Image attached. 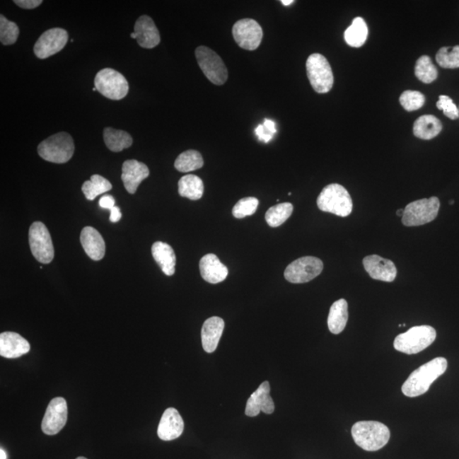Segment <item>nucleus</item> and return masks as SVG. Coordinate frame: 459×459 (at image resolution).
Masks as SVG:
<instances>
[{
  "instance_id": "nucleus-10",
  "label": "nucleus",
  "mask_w": 459,
  "mask_h": 459,
  "mask_svg": "<svg viewBox=\"0 0 459 459\" xmlns=\"http://www.w3.org/2000/svg\"><path fill=\"white\" fill-rule=\"evenodd\" d=\"M323 261L317 257L306 256L293 261L286 268L284 277L291 284H306L322 273Z\"/></svg>"
},
{
  "instance_id": "nucleus-13",
  "label": "nucleus",
  "mask_w": 459,
  "mask_h": 459,
  "mask_svg": "<svg viewBox=\"0 0 459 459\" xmlns=\"http://www.w3.org/2000/svg\"><path fill=\"white\" fill-rule=\"evenodd\" d=\"M67 404L64 398L56 397L50 402L41 428L45 435L54 436L64 428L67 421Z\"/></svg>"
},
{
  "instance_id": "nucleus-38",
  "label": "nucleus",
  "mask_w": 459,
  "mask_h": 459,
  "mask_svg": "<svg viewBox=\"0 0 459 459\" xmlns=\"http://www.w3.org/2000/svg\"><path fill=\"white\" fill-rule=\"evenodd\" d=\"M436 107L439 110L443 111L445 116L450 120H457L459 117V110L456 104H454L453 100L448 95H440Z\"/></svg>"
},
{
  "instance_id": "nucleus-1",
  "label": "nucleus",
  "mask_w": 459,
  "mask_h": 459,
  "mask_svg": "<svg viewBox=\"0 0 459 459\" xmlns=\"http://www.w3.org/2000/svg\"><path fill=\"white\" fill-rule=\"evenodd\" d=\"M448 369V361L437 357L414 370L404 383L402 393L408 397H417L427 393L429 387Z\"/></svg>"
},
{
  "instance_id": "nucleus-45",
  "label": "nucleus",
  "mask_w": 459,
  "mask_h": 459,
  "mask_svg": "<svg viewBox=\"0 0 459 459\" xmlns=\"http://www.w3.org/2000/svg\"><path fill=\"white\" fill-rule=\"evenodd\" d=\"M397 214L398 216H403L404 214V209H398Z\"/></svg>"
},
{
  "instance_id": "nucleus-18",
  "label": "nucleus",
  "mask_w": 459,
  "mask_h": 459,
  "mask_svg": "<svg viewBox=\"0 0 459 459\" xmlns=\"http://www.w3.org/2000/svg\"><path fill=\"white\" fill-rule=\"evenodd\" d=\"M31 345L18 332H4L0 335V356L15 359L30 351Z\"/></svg>"
},
{
  "instance_id": "nucleus-9",
  "label": "nucleus",
  "mask_w": 459,
  "mask_h": 459,
  "mask_svg": "<svg viewBox=\"0 0 459 459\" xmlns=\"http://www.w3.org/2000/svg\"><path fill=\"white\" fill-rule=\"evenodd\" d=\"M195 54L197 63L206 78L216 86H223L228 79V70L221 57L206 46L197 47Z\"/></svg>"
},
{
  "instance_id": "nucleus-26",
  "label": "nucleus",
  "mask_w": 459,
  "mask_h": 459,
  "mask_svg": "<svg viewBox=\"0 0 459 459\" xmlns=\"http://www.w3.org/2000/svg\"><path fill=\"white\" fill-rule=\"evenodd\" d=\"M442 124L436 117L424 115L419 117L414 124V134L422 140H431L441 132Z\"/></svg>"
},
{
  "instance_id": "nucleus-25",
  "label": "nucleus",
  "mask_w": 459,
  "mask_h": 459,
  "mask_svg": "<svg viewBox=\"0 0 459 459\" xmlns=\"http://www.w3.org/2000/svg\"><path fill=\"white\" fill-rule=\"evenodd\" d=\"M348 322V303L344 298L332 305L327 318L328 330L334 335H339Z\"/></svg>"
},
{
  "instance_id": "nucleus-8",
  "label": "nucleus",
  "mask_w": 459,
  "mask_h": 459,
  "mask_svg": "<svg viewBox=\"0 0 459 459\" xmlns=\"http://www.w3.org/2000/svg\"><path fill=\"white\" fill-rule=\"evenodd\" d=\"M95 87L100 94L110 100L124 99L129 92V83L120 71L104 69L95 78Z\"/></svg>"
},
{
  "instance_id": "nucleus-28",
  "label": "nucleus",
  "mask_w": 459,
  "mask_h": 459,
  "mask_svg": "<svg viewBox=\"0 0 459 459\" xmlns=\"http://www.w3.org/2000/svg\"><path fill=\"white\" fill-rule=\"evenodd\" d=\"M178 186L179 194L188 199L199 200L204 195V182L199 176L187 175L181 177Z\"/></svg>"
},
{
  "instance_id": "nucleus-23",
  "label": "nucleus",
  "mask_w": 459,
  "mask_h": 459,
  "mask_svg": "<svg viewBox=\"0 0 459 459\" xmlns=\"http://www.w3.org/2000/svg\"><path fill=\"white\" fill-rule=\"evenodd\" d=\"M224 327V320L221 318L213 317L206 320L201 331L202 344L206 352L216 351Z\"/></svg>"
},
{
  "instance_id": "nucleus-41",
  "label": "nucleus",
  "mask_w": 459,
  "mask_h": 459,
  "mask_svg": "<svg viewBox=\"0 0 459 459\" xmlns=\"http://www.w3.org/2000/svg\"><path fill=\"white\" fill-rule=\"evenodd\" d=\"M99 205L100 208L111 210L113 207H115V197L110 195L103 196L100 199Z\"/></svg>"
},
{
  "instance_id": "nucleus-29",
  "label": "nucleus",
  "mask_w": 459,
  "mask_h": 459,
  "mask_svg": "<svg viewBox=\"0 0 459 459\" xmlns=\"http://www.w3.org/2000/svg\"><path fill=\"white\" fill-rule=\"evenodd\" d=\"M368 28L365 21L356 18L352 24L344 32V40L351 47L359 48L368 39Z\"/></svg>"
},
{
  "instance_id": "nucleus-40",
  "label": "nucleus",
  "mask_w": 459,
  "mask_h": 459,
  "mask_svg": "<svg viewBox=\"0 0 459 459\" xmlns=\"http://www.w3.org/2000/svg\"><path fill=\"white\" fill-rule=\"evenodd\" d=\"M14 3L23 9L33 10L40 6L43 1L42 0H15Z\"/></svg>"
},
{
  "instance_id": "nucleus-33",
  "label": "nucleus",
  "mask_w": 459,
  "mask_h": 459,
  "mask_svg": "<svg viewBox=\"0 0 459 459\" xmlns=\"http://www.w3.org/2000/svg\"><path fill=\"white\" fill-rule=\"evenodd\" d=\"M415 75L421 82L431 83L437 79L438 73L435 65L433 64L431 59L427 56L419 58L416 62Z\"/></svg>"
},
{
  "instance_id": "nucleus-48",
  "label": "nucleus",
  "mask_w": 459,
  "mask_h": 459,
  "mask_svg": "<svg viewBox=\"0 0 459 459\" xmlns=\"http://www.w3.org/2000/svg\"><path fill=\"white\" fill-rule=\"evenodd\" d=\"M449 204H450L451 205H453V204H454V201H453V200H451Z\"/></svg>"
},
{
  "instance_id": "nucleus-30",
  "label": "nucleus",
  "mask_w": 459,
  "mask_h": 459,
  "mask_svg": "<svg viewBox=\"0 0 459 459\" xmlns=\"http://www.w3.org/2000/svg\"><path fill=\"white\" fill-rule=\"evenodd\" d=\"M112 188L110 181L102 175H94L91 176V180L83 184L82 191L88 200L93 201L96 197L112 190Z\"/></svg>"
},
{
  "instance_id": "nucleus-4",
  "label": "nucleus",
  "mask_w": 459,
  "mask_h": 459,
  "mask_svg": "<svg viewBox=\"0 0 459 459\" xmlns=\"http://www.w3.org/2000/svg\"><path fill=\"white\" fill-rule=\"evenodd\" d=\"M436 338L435 328L428 326H416L395 339L394 348L397 351L412 355L423 351L432 344Z\"/></svg>"
},
{
  "instance_id": "nucleus-14",
  "label": "nucleus",
  "mask_w": 459,
  "mask_h": 459,
  "mask_svg": "<svg viewBox=\"0 0 459 459\" xmlns=\"http://www.w3.org/2000/svg\"><path fill=\"white\" fill-rule=\"evenodd\" d=\"M69 41V33L62 28H52L43 33L35 45V56L46 59L60 52Z\"/></svg>"
},
{
  "instance_id": "nucleus-22",
  "label": "nucleus",
  "mask_w": 459,
  "mask_h": 459,
  "mask_svg": "<svg viewBox=\"0 0 459 459\" xmlns=\"http://www.w3.org/2000/svg\"><path fill=\"white\" fill-rule=\"evenodd\" d=\"M80 242H81L84 251L91 259L95 261L103 259L105 252H106V244H105L102 235L93 227H84L81 235H80Z\"/></svg>"
},
{
  "instance_id": "nucleus-5",
  "label": "nucleus",
  "mask_w": 459,
  "mask_h": 459,
  "mask_svg": "<svg viewBox=\"0 0 459 459\" xmlns=\"http://www.w3.org/2000/svg\"><path fill=\"white\" fill-rule=\"evenodd\" d=\"M74 142L69 133L60 132L42 141L37 153L42 158L54 163H65L74 153Z\"/></svg>"
},
{
  "instance_id": "nucleus-7",
  "label": "nucleus",
  "mask_w": 459,
  "mask_h": 459,
  "mask_svg": "<svg viewBox=\"0 0 459 459\" xmlns=\"http://www.w3.org/2000/svg\"><path fill=\"white\" fill-rule=\"evenodd\" d=\"M440 200L436 197L412 202L404 209L402 223L406 226H419L431 222L437 217Z\"/></svg>"
},
{
  "instance_id": "nucleus-31",
  "label": "nucleus",
  "mask_w": 459,
  "mask_h": 459,
  "mask_svg": "<svg viewBox=\"0 0 459 459\" xmlns=\"http://www.w3.org/2000/svg\"><path fill=\"white\" fill-rule=\"evenodd\" d=\"M204 158L199 151L188 150L179 155L175 162L177 170L188 173L199 170L204 166Z\"/></svg>"
},
{
  "instance_id": "nucleus-27",
  "label": "nucleus",
  "mask_w": 459,
  "mask_h": 459,
  "mask_svg": "<svg viewBox=\"0 0 459 459\" xmlns=\"http://www.w3.org/2000/svg\"><path fill=\"white\" fill-rule=\"evenodd\" d=\"M105 144L113 153H120L133 144V139L128 132L108 127L103 133Z\"/></svg>"
},
{
  "instance_id": "nucleus-32",
  "label": "nucleus",
  "mask_w": 459,
  "mask_h": 459,
  "mask_svg": "<svg viewBox=\"0 0 459 459\" xmlns=\"http://www.w3.org/2000/svg\"><path fill=\"white\" fill-rule=\"evenodd\" d=\"M294 206L290 203L279 204L269 208L265 214V221L267 224L274 227H279L291 216Z\"/></svg>"
},
{
  "instance_id": "nucleus-34",
  "label": "nucleus",
  "mask_w": 459,
  "mask_h": 459,
  "mask_svg": "<svg viewBox=\"0 0 459 459\" xmlns=\"http://www.w3.org/2000/svg\"><path fill=\"white\" fill-rule=\"evenodd\" d=\"M436 62L443 69H454L459 67V45L443 47L436 54Z\"/></svg>"
},
{
  "instance_id": "nucleus-47",
  "label": "nucleus",
  "mask_w": 459,
  "mask_h": 459,
  "mask_svg": "<svg viewBox=\"0 0 459 459\" xmlns=\"http://www.w3.org/2000/svg\"><path fill=\"white\" fill-rule=\"evenodd\" d=\"M76 459H88V458H84V457H78V458H76Z\"/></svg>"
},
{
  "instance_id": "nucleus-46",
  "label": "nucleus",
  "mask_w": 459,
  "mask_h": 459,
  "mask_svg": "<svg viewBox=\"0 0 459 459\" xmlns=\"http://www.w3.org/2000/svg\"><path fill=\"white\" fill-rule=\"evenodd\" d=\"M130 37H132V39H136V33H132V35H130Z\"/></svg>"
},
{
  "instance_id": "nucleus-37",
  "label": "nucleus",
  "mask_w": 459,
  "mask_h": 459,
  "mask_svg": "<svg viewBox=\"0 0 459 459\" xmlns=\"http://www.w3.org/2000/svg\"><path fill=\"white\" fill-rule=\"evenodd\" d=\"M258 205L259 200L256 197H244L234 206L233 209V216L237 219H243L252 216L256 212Z\"/></svg>"
},
{
  "instance_id": "nucleus-43",
  "label": "nucleus",
  "mask_w": 459,
  "mask_h": 459,
  "mask_svg": "<svg viewBox=\"0 0 459 459\" xmlns=\"http://www.w3.org/2000/svg\"><path fill=\"white\" fill-rule=\"evenodd\" d=\"M294 0H281V3L283 4L284 6H289L290 5H292L294 3Z\"/></svg>"
},
{
  "instance_id": "nucleus-15",
  "label": "nucleus",
  "mask_w": 459,
  "mask_h": 459,
  "mask_svg": "<svg viewBox=\"0 0 459 459\" xmlns=\"http://www.w3.org/2000/svg\"><path fill=\"white\" fill-rule=\"evenodd\" d=\"M364 265L366 272L373 279L391 283L397 277V269L393 261L376 255L365 257Z\"/></svg>"
},
{
  "instance_id": "nucleus-19",
  "label": "nucleus",
  "mask_w": 459,
  "mask_h": 459,
  "mask_svg": "<svg viewBox=\"0 0 459 459\" xmlns=\"http://www.w3.org/2000/svg\"><path fill=\"white\" fill-rule=\"evenodd\" d=\"M184 421L178 410L174 407L167 408L158 424V436L160 439L170 441L182 435Z\"/></svg>"
},
{
  "instance_id": "nucleus-36",
  "label": "nucleus",
  "mask_w": 459,
  "mask_h": 459,
  "mask_svg": "<svg viewBox=\"0 0 459 459\" xmlns=\"http://www.w3.org/2000/svg\"><path fill=\"white\" fill-rule=\"evenodd\" d=\"M425 103L424 95L419 91H406L400 98V103L407 112L419 110Z\"/></svg>"
},
{
  "instance_id": "nucleus-35",
  "label": "nucleus",
  "mask_w": 459,
  "mask_h": 459,
  "mask_svg": "<svg viewBox=\"0 0 459 459\" xmlns=\"http://www.w3.org/2000/svg\"><path fill=\"white\" fill-rule=\"evenodd\" d=\"M19 36V28L3 15L0 16V41L4 45H14Z\"/></svg>"
},
{
  "instance_id": "nucleus-3",
  "label": "nucleus",
  "mask_w": 459,
  "mask_h": 459,
  "mask_svg": "<svg viewBox=\"0 0 459 459\" xmlns=\"http://www.w3.org/2000/svg\"><path fill=\"white\" fill-rule=\"evenodd\" d=\"M318 206L323 212L340 217H347L353 209L351 195L339 184H330L324 187L318 199Z\"/></svg>"
},
{
  "instance_id": "nucleus-20",
  "label": "nucleus",
  "mask_w": 459,
  "mask_h": 459,
  "mask_svg": "<svg viewBox=\"0 0 459 459\" xmlns=\"http://www.w3.org/2000/svg\"><path fill=\"white\" fill-rule=\"evenodd\" d=\"M134 33H136L138 45L142 48H155L161 41L158 29L149 16H141L138 18Z\"/></svg>"
},
{
  "instance_id": "nucleus-24",
  "label": "nucleus",
  "mask_w": 459,
  "mask_h": 459,
  "mask_svg": "<svg viewBox=\"0 0 459 459\" xmlns=\"http://www.w3.org/2000/svg\"><path fill=\"white\" fill-rule=\"evenodd\" d=\"M151 254L165 275L170 277L175 272L176 257L170 245L163 242H156L151 247Z\"/></svg>"
},
{
  "instance_id": "nucleus-12",
  "label": "nucleus",
  "mask_w": 459,
  "mask_h": 459,
  "mask_svg": "<svg viewBox=\"0 0 459 459\" xmlns=\"http://www.w3.org/2000/svg\"><path fill=\"white\" fill-rule=\"evenodd\" d=\"M233 35L236 43L243 50H255L263 39V29L255 20L245 18L234 24Z\"/></svg>"
},
{
  "instance_id": "nucleus-17",
  "label": "nucleus",
  "mask_w": 459,
  "mask_h": 459,
  "mask_svg": "<svg viewBox=\"0 0 459 459\" xmlns=\"http://www.w3.org/2000/svg\"><path fill=\"white\" fill-rule=\"evenodd\" d=\"M149 168L145 163L134 159L125 161L122 167L121 179L123 180L126 191L130 194H134L138 187L149 176Z\"/></svg>"
},
{
  "instance_id": "nucleus-44",
  "label": "nucleus",
  "mask_w": 459,
  "mask_h": 459,
  "mask_svg": "<svg viewBox=\"0 0 459 459\" xmlns=\"http://www.w3.org/2000/svg\"><path fill=\"white\" fill-rule=\"evenodd\" d=\"M6 458L7 456L5 451H4L3 448L0 449V459H6Z\"/></svg>"
},
{
  "instance_id": "nucleus-2",
  "label": "nucleus",
  "mask_w": 459,
  "mask_h": 459,
  "mask_svg": "<svg viewBox=\"0 0 459 459\" xmlns=\"http://www.w3.org/2000/svg\"><path fill=\"white\" fill-rule=\"evenodd\" d=\"M351 435L361 448L376 452L388 443L390 431L385 424L377 421H359L353 425Z\"/></svg>"
},
{
  "instance_id": "nucleus-42",
  "label": "nucleus",
  "mask_w": 459,
  "mask_h": 459,
  "mask_svg": "<svg viewBox=\"0 0 459 459\" xmlns=\"http://www.w3.org/2000/svg\"><path fill=\"white\" fill-rule=\"evenodd\" d=\"M122 214L119 207H113L111 209L110 221L113 223L119 222L121 220Z\"/></svg>"
},
{
  "instance_id": "nucleus-21",
  "label": "nucleus",
  "mask_w": 459,
  "mask_h": 459,
  "mask_svg": "<svg viewBox=\"0 0 459 459\" xmlns=\"http://www.w3.org/2000/svg\"><path fill=\"white\" fill-rule=\"evenodd\" d=\"M199 268L202 277L209 284H220L228 276V268L214 254L204 255L200 260Z\"/></svg>"
},
{
  "instance_id": "nucleus-16",
  "label": "nucleus",
  "mask_w": 459,
  "mask_h": 459,
  "mask_svg": "<svg viewBox=\"0 0 459 459\" xmlns=\"http://www.w3.org/2000/svg\"><path fill=\"white\" fill-rule=\"evenodd\" d=\"M269 393H271V386H269V382L262 383L258 390H255L248 398L245 414L248 417H256L260 414V412L272 414L275 410V404H274Z\"/></svg>"
},
{
  "instance_id": "nucleus-11",
  "label": "nucleus",
  "mask_w": 459,
  "mask_h": 459,
  "mask_svg": "<svg viewBox=\"0 0 459 459\" xmlns=\"http://www.w3.org/2000/svg\"><path fill=\"white\" fill-rule=\"evenodd\" d=\"M29 245L32 254L40 263L50 264L54 259V250L47 227L36 221L29 229Z\"/></svg>"
},
{
  "instance_id": "nucleus-6",
  "label": "nucleus",
  "mask_w": 459,
  "mask_h": 459,
  "mask_svg": "<svg viewBox=\"0 0 459 459\" xmlns=\"http://www.w3.org/2000/svg\"><path fill=\"white\" fill-rule=\"evenodd\" d=\"M306 73L310 86L319 94H326L334 86V74L330 62L323 54H310L306 62Z\"/></svg>"
},
{
  "instance_id": "nucleus-49",
  "label": "nucleus",
  "mask_w": 459,
  "mask_h": 459,
  "mask_svg": "<svg viewBox=\"0 0 459 459\" xmlns=\"http://www.w3.org/2000/svg\"><path fill=\"white\" fill-rule=\"evenodd\" d=\"M458 110H459V108H458Z\"/></svg>"
},
{
  "instance_id": "nucleus-39",
  "label": "nucleus",
  "mask_w": 459,
  "mask_h": 459,
  "mask_svg": "<svg viewBox=\"0 0 459 459\" xmlns=\"http://www.w3.org/2000/svg\"><path fill=\"white\" fill-rule=\"evenodd\" d=\"M277 133L275 122L271 120H265L263 124H260L255 129V134L260 141L268 143Z\"/></svg>"
}]
</instances>
